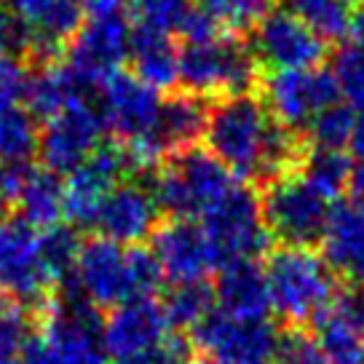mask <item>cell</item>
Returning a JSON list of instances; mask_svg holds the SVG:
<instances>
[{"instance_id":"45","label":"cell","mask_w":364,"mask_h":364,"mask_svg":"<svg viewBox=\"0 0 364 364\" xmlns=\"http://www.w3.org/2000/svg\"><path fill=\"white\" fill-rule=\"evenodd\" d=\"M348 148H351L353 159H356L364 166V110L356 115V124H353V134H351V142H348Z\"/></svg>"},{"instance_id":"17","label":"cell","mask_w":364,"mask_h":364,"mask_svg":"<svg viewBox=\"0 0 364 364\" xmlns=\"http://www.w3.org/2000/svg\"><path fill=\"white\" fill-rule=\"evenodd\" d=\"M169 330L166 314L153 297L126 300L121 306H115L107 318H102L105 353L118 364L169 338Z\"/></svg>"},{"instance_id":"11","label":"cell","mask_w":364,"mask_h":364,"mask_svg":"<svg viewBox=\"0 0 364 364\" xmlns=\"http://www.w3.org/2000/svg\"><path fill=\"white\" fill-rule=\"evenodd\" d=\"M102 113L86 100L78 97L59 110L54 118H48L41 129V159L43 166L57 174H70L89 159L94 150L102 145L105 134Z\"/></svg>"},{"instance_id":"33","label":"cell","mask_w":364,"mask_h":364,"mask_svg":"<svg viewBox=\"0 0 364 364\" xmlns=\"http://www.w3.org/2000/svg\"><path fill=\"white\" fill-rule=\"evenodd\" d=\"M38 308L22 300L0 295V359H14L30 343L35 332Z\"/></svg>"},{"instance_id":"37","label":"cell","mask_w":364,"mask_h":364,"mask_svg":"<svg viewBox=\"0 0 364 364\" xmlns=\"http://www.w3.org/2000/svg\"><path fill=\"white\" fill-rule=\"evenodd\" d=\"M188 11H191L188 0H132L136 27H148L166 35L180 33Z\"/></svg>"},{"instance_id":"18","label":"cell","mask_w":364,"mask_h":364,"mask_svg":"<svg viewBox=\"0 0 364 364\" xmlns=\"http://www.w3.org/2000/svg\"><path fill=\"white\" fill-rule=\"evenodd\" d=\"M0 3L9 6L33 30V46L27 54L33 65L62 59L65 43H70V38L83 24L80 0H0Z\"/></svg>"},{"instance_id":"41","label":"cell","mask_w":364,"mask_h":364,"mask_svg":"<svg viewBox=\"0 0 364 364\" xmlns=\"http://www.w3.org/2000/svg\"><path fill=\"white\" fill-rule=\"evenodd\" d=\"M193 356V346L191 341H185L180 335H169L161 343H156L153 348L142 353H134L118 364H188Z\"/></svg>"},{"instance_id":"48","label":"cell","mask_w":364,"mask_h":364,"mask_svg":"<svg viewBox=\"0 0 364 364\" xmlns=\"http://www.w3.org/2000/svg\"><path fill=\"white\" fill-rule=\"evenodd\" d=\"M0 364H24V362H19V359L14 356V359H0Z\"/></svg>"},{"instance_id":"38","label":"cell","mask_w":364,"mask_h":364,"mask_svg":"<svg viewBox=\"0 0 364 364\" xmlns=\"http://www.w3.org/2000/svg\"><path fill=\"white\" fill-rule=\"evenodd\" d=\"M201 9L212 14L220 27L252 30L265 14L273 11V0H201Z\"/></svg>"},{"instance_id":"49","label":"cell","mask_w":364,"mask_h":364,"mask_svg":"<svg viewBox=\"0 0 364 364\" xmlns=\"http://www.w3.org/2000/svg\"><path fill=\"white\" fill-rule=\"evenodd\" d=\"M188 364H209L206 359H198V362H188Z\"/></svg>"},{"instance_id":"1","label":"cell","mask_w":364,"mask_h":364,"mask_svg":"<svg viewBox=\"0 0 364 364\" xmlns=\"http://www.w3.org/2000/svg\"><path fill=\"white\" fill-rule=\"evenodd\" d=\"M206 150L239 180L271 182L300 166L297 132L282 126L268 107L250 94L225 97L209 110Z\"/></svg>"},{"instance_id":"47","label":"cell","mask_w":364,"mask_h":364,"mask_svg":"<svg viewBox=\"0 0 364 364\" xmlns=\"http://www.w3.org/2000/svg\"><path fill=\"white\" fill-rule=\"evenodd\" d=\"M351 33L356 35V41H359V43H364V11L359 14V16H356V19H353Z\"/></svg>"},{"instance_id":"26","label":"cell","mask_w":364,"mask_h":364,"mask_svg":"<svg viewBox=\"0 0 364 364\" xmlns=\"http://www.w3.org/2000/svg\"><path fill=\"white\" fill-rule=\"evenodd\" d=\"M206 118H209V107L201 102V97H196L191 91L171 94L169 100L161 102L156 134L171 156L177 150L196 145L204 136Z\"/></svg>"},{"instance_id":"28","label":"cell","mask_w":364,"mask_h":364,"mask_svg":"<svg viewBox=\"0 0 364 364\" xmlns=\"http://www.w3.org/2000/svg\"><path fill=\"white\" fill-rule=\"evenodd\" d=\"M41 150V126L27 107L0 110V161L3 166L30 164Z\"/></svg>"},{"instance_id":"7","label":"cell","mask_w":364,"mask_h":364,"mask_svg":"<svg viewBox=\"0 0 364 364\" xmlns=\"http://www.w3.org/2000/svg\"><path fill=\"white\" fill-rule=\"evenodd\" d=\"M59 287L41 257V233L19 215L0 217V295L41 308Z\"/></svg>"},{"instance_id":"12","label":"cell","mask_w":364,"mask_h":364,"mask_svg":"<svg viewBox=\"0 0 364 364\" xmlns=\"http://www.w3.org/2000/svg\"><path fill=\"white\" fill-rule=\"evenodd\" d=\"M129 43L132 24L126 14L107 19H86L78 33L70 38L65 62L83 89H100L105 80L121 70L124 59L129 57Z\"/></svg>"},{"instance_id":"16","label":"cell","mask_w":364,"mask_h":364,"mask_svg":"<svg viewBox=\"0 0 364 364\" xmlns=\"http://www.w3.org/2000/svg\"><path fill=\"white\" fill-rule=\"evenodd\" d=\"M100 113L107 132H113L121 142H132L136 136L156 132L161 113L159 91L148 86L134 73H115L100 86Z\"/></svg>"},{"instance_id":"4","label":"cell","mask_w":364,"mask_h":364,"mask_svg":"<svg viewBox=\"0 0 364 364\" xmlns=\"http://www.w3.org/2000/svg\"><path fill=\"white\" fill-rule=\"evenodd\" d=\"M180 83L196 97H239L257 83V59L236 38L188 43L180 51Z\"/></svg>"},{"instance_id":"6","label":"cell","mask_w":364,"mask_h":364,"mask_svg":"<svg viewBox=\"0 0 364 364\" xmlns=\"http://www.w3.org/2000/svg\"><path fill=\"white\" fill-rule=\"evenodd\" d=\"M260 204L271 236L287 247H316L324 236L330 201H324L300 174L289 171L265 182Z\"/></svg>"},{"instance_id":"27","label":"cell","mask_w":364,"mask_h":364,"mask_svg":"<svg viewBox=\"0 0 364 364\" xmlns=\"http://www.w3.org/2000/svg\"><path fill=\"white\" fill-rule=\"evenodd\" d=\"M297 174L316 191L324 201H338L343 193H348L353 180L351 159L343 150L311 148L300 159Z\"/></svg>"},{"instance_id":"9","label":"cell","mask_w":364,"mask_h":364,"mask_svg":"<svg viewBox=\"0 0 364 364\" xmlns=\"http://www.w3.org/2000/svg\"><path fill=\"white\" fill-rule=\"evenodd\" d=\"M73 284L97 308H115L126 300L139 297L132 250L105 236L83 239Z\"/></svg>"},{"instance_id":"15","label":"cell","mask_w":364,"mask_h":364,"mask_svg":"<svg viewBox=\"0 0 364 364\" xmlns=\"http://www.w3.org/2000/svg\"><path fill=\"white\" fill-rule=\"evenodd\" d=\"M132 171L124 145H100L65 182V215L75 225H94L107 193Z\"/></svg>"},{"instance_id":"25","label":"cell","mask_w":364,"mask_h":364,"mask_svg":"<svg viewBox=\"0 0 364 364\" xmlns=\"http://www.w3.org/2000/svg\"><path fill=\"white\" fill-rule=\"evenodd\" d=\"M321 257L330 268L346 279L353 262L364 255V212L353 204H335L327 217L324 236L318 241Z\"/></svg>"},{"instance_id":"22","label":"cell","mask_w":364,"mask_h":364,"mask_svg":"<svg viewBox=\"0 0 364 364\" xmlns=\"http://www.w3.org/2000/svg\"><path fill=\"white\" fill-rule=\"evenodd\" d=\"M129 59L134 65L136 78H142L156 91L171 89L180 83V51L171 43V35L134 24Z\"/></svg>"},{"instance_id":"35","label":"cell","mask_w":364,"mask_h":364,"mask_svg":"<svg viewBox=\"0 0 364 364\" xmlns=\"http://www.w3.org/2000/svg\"><path fill=\"white\" fill-rule=\"evenodd\" d=\"M332 78L343 102L364 110V43H343L332 59Z\"/></svg>"},{"instance_id":"13","label":"cell","mask_w":364,"mask_h":364,"mask_svg":"<svg viewBox=\"0 0 364 364\" xmlns=\"http://www.w3.org/2000/svg\"><path fill=\"white\" fill-rule=\"evenodd\" d=\"M250 48L255 59L271 70L318 68L327 57V41L287 9H273L252 27Z\"/></svg>"},{"instance_id":"5","label":"cell","mask_w":364,"mask_h":364,"mask_svg":"<svg viewBox=\"0 0 364 364\" xmlns=\"http://www.w3.org/2000/svg\"><path fill=\"white\" fill-rule=\"evenodd\" d=\"M220 265L230 260H257L271 252V230L262 217L260 196L247 185H233L201 215Z\"/></svg>"},{"instance_id":"34","label":"cell","mask_w":364,"mask_h":364,"mask_svg":"<svg viewBox=\"0 0 364 364\" xmlns=\"http://www.w3.org/2000/svg\"><path fill=\"white\" fill-rule=\"evenodd\" d=\"M353 115L351 105L335 102L330 107H324L321 113L306 126V134L311 139V148H324V150H343L348 148L353 134Z\"/></svg>"},{"instance_id":"10","label":"cell","mask_w":364,"mask_h":364,"mask_svg":"<svg viewBox=\"0 0 364 364\" xmlns=\"http://www.w3.org/2000/svg\"><path fill=\"white\" fill-rule=\"evenodd\" d=\"M338 86L332 73L318 68L271 70L262 83V105L282 126L300 132L324 107L338 102Z\"/></svg>"},{"instance_id":"42","label":"cell","mask_w":364,"mask_h":364,"mask_svg":"<svg viewBox=\"0 0 364 364\" xmlns=\"http://www.w3.org/2000/svg\"><path fill=\"white\" fill-rule=\"evenodd\" d=\"M185 43H206V41H215L220 38V24L212 14L201 9V6H191V11L182 22L180 33H177Z\"/></svg>"},{"instance_id":"2","label":"cell","mask_w":364,"mask_h":364,"mask_svg":"<svg viewBox=\"0 0 364 364\" xmlns=\"http://www.w3.org/2000/svg\"><path fill=\"white\" fill-rule=\"evenodd\" d=\"M41 324L24 346V364H105L100 308L68 282L38 311Z\"/></svg>"},{"instance_id":"43","label":"cell","mask_w":364,"mask_h":364,"mask_svg":"<svg viewBox=\"0 0 364 364\" xmlns=\"http://www.w3.org/2000/svg\"><path fill=\"white\" fill-rule=\"evenodd\" d=\"M335 311L364 335V287L348 284L346 289H341V295L335 300Z\"/></svg>"},{"instance_id":"40","label":"cell","mask_w":364,"mask_h":364,"mask_svg":"<svg viewBox=\"0 0 364 364\" xmlns=\"http://www.w3.org/2000/svg\"><path fill=\"white\" fill-rule=\"evenodd\" d=\"M33 46V30L16 14L0 3V54L6 57H27Z\"/></svg>"},{"instance_id":"32","label":"cell","mask_w":364,"mask_h":364,"mask_svg":"<svg viewBox=\"0 0 364 364\" xmlns=\"http://www.w3.org/2000/svg\"><path fill=\"white\" fill-rule=\"evenodd\" d=\"M80 244H83V239L75 233L73 225L57 223V225L46 228L43 233H41V257H43V265L48 268L57 287L73 282Z\"/></svg>"},{"instance_id":"36","label":"cell","mask_w":364,"mask_h":364,"mask_svg":"<svg viewBox=\"0 0 364 364\" xmlns=\"http://www.w3.org/2000/svg\"><path fill=\"white\" fill-rule=\"evenodd\" d=\"M273 364H327L318 335L303 324H284L276 335Z\"/></svg>"},{"instance_id":"20","label":"cell","mask_w":364,"mask_h":364,"mask_svg":"<svg viewBox=\"0 0 364 364\" xmlns=\"http://www.w3.org/2000/svg\"><path fill=\"white\" fill-rule=\"evenodd\" d=\"M215 303L228 316L247 318H268L271 314V295L265 271L257 260H230L217 268L215 276Z\"/></svg>"},{"instance_id":"31","label":"cell","mask_w":364,"mask_h":364,"mask_svg":"<svg viewBox=\"0 0 364 364\" xmlns=\"http://www.w3.org/2000/svg\"><path fill=\"white\" fill-rule=\"evenodd\" d=\"M287 11H292L303 24H308L321 41H343L351 33L353 19L348 3L343 0H287Z\"/></svg>"},{"instance_id":"50","label":"cell","mask_w":364,"mask_h":364,"mask_svg":"<svg viewBox=\"0 0 364 364\" xmlns=\"http://www.w3.org/2000/svg\"><path fill=\"white\" fill-rule=\"evenodd\" d=\"M343 3H348V6H351V3H359V0H343Z\"/></svg>"},{"instance_id":"46","label":"cell","mask_w":364,"mask_h":364,"mask_svg":"<svg viewBox=\"0 0 364 364\" xmlns=\"http://www.w3.org/2000/svg\"><path fill=\"white\" fill-rule=\"evenodd\" d=\"M348 193H351V198H353V206L364 212V166H362V169L353 171V180H351V188H348Z\"/></svg>"},{"instance_id":"29","label":"cell","mask_w":364,"mask_h":364,"mask_svg":"<svg viewBox=\"0 0 364 364\" xmlns=\"http://www.w3.org/2000/svg\"><path fill=\"white\" fill-rule=\"evenodd\" d=\"M215 287L206 282L171 284L161 303L171 330H193L198 321H204L215 311Z\"/></svg>"},{"instance_id":"24","label":"cell","mask_w":364,"mask_h":364,"mask_svg":"<svg viewBox=\"0 0 364 364\" xmlns=\"http://www.w3.org/2000/svg\"><path fill=\"white\" fill-rule=\"evenodd\" d=\"M16 215L27 220L33 228H51L57 225L65 215V182L59 180L57 171L46 169H30L24 171V180L19 191L14 196Z\"/></svg>"},{"instance_id":"23","label":"cell","mask_w":364,"mask_h":364,"mask_svg":"<svg viewBox=\"0 0 364 364\" xmlns=\"http://www.w3.org/2000/svg\"><path fill=\"white\" fill-rule=\"evenodd\" d=\"M83 94L86 89L80 86L75 73L68 68V62L62 65V59H59V62H48V65H35V70H30L24 102L38 121H48Z\"/></svg>"},{"instance_id":"21","label":"cell","mask_w":364,"mask_h":364,"mask_svg":"<svg viewBox=\"0 0 364 364\" xmlns=\"http://www.w3.org/2000/svg\"><path fill=\"white\" fill-rule=\"evenodd\" d=\"M166 164L177 174L182 191H185L188 201H191L193 217L204 215L220 196H225L236 185L233 174L228 171V166L223 161L215 159L209 150L196 148V145L171 153L169 159H166Z\"/></svg>"},{"instance_id":"14","label":"cell","mask_w":364,"mask_h":364,"mask_svg":"<svg viewBox=\"0 0 364 364\" xmlns=\"http://www.w3.org/2000/svg\"><path fill=\"white\" fill-rule=\"evenodd\" d=\"M153 255L159 260L164 279L171 284L206 282L209 273L220 268V257L204 225L191 217H169L153 230Z\"/></svg>"},{"instance_id":"39","label":"cell","mask_w":364,"mask_h":364,"mask_svg":"<svg viewBox=\"0 0 364 364\" xmlns=\"http://www.w3.org/2000/svg\"><path fill=\"white\" fill-rule=\"evenodd\" d=\"M30 70L19 57L0 54V110H9L24 100Z\"/></svg>"},{"instance_id":"3","label":"cell","mask_w":364,"mask_h":364,"mask_svg":"<svg viewBox=\"0 0 364 364\" xmlns=\"http://www.w3.org/2000/svg\"><path fill=\"white\" fill-rule=\"evenodd\" d=\"M265 282L271 295V311L284 324H314L341 295V276L332 271L314 247L271 250L265 257Z\"/></svg>"},{"instance_id":"44","label":"cell","mask_w":364,"mask_h":364,"mask_svg":"<svg viewBox=\"0 0 364 364\" xmlns=\"http://www.w3.org/2000/svg\"><path fill=\"white\" fill-rule=\"evenodd\" d=\"M83 19H107V16H124L126 0H80Z\"/></svg>"},{"instance_id":"8","label":"cell","mask_w":364,"mask_h":364,"mask_svg":"<svg viewBox=\"0 0 364 364\" xmlns=\"http://www.w3.org/2000/svg\"><path fill=\"white\" fill-rule=\"evenodd\" d=\"M276 335L268 318L247 321L212 311L191 330V346L209 364H273Z\"/></svg>"},{"instance_id":"30","label":"cell","mask_w":364,"mask_h":364,"mask_svg":"<svg viewBox=\"0 0 364 364\" xmlns=\"http://www.w3.org/2000/svg\"><path fill=\"white\" fill-rule=\"evenodd\" d=\"M314 330L327 364H364V335L351 321H346L335 306L314 321Z\"/></svg>"},{"instance_id":"19","label":"cell","mask_w":364,"mask_h":364,"mask_svg":"<svg viewBox=\"0 0 364 364\" xmlns=\"http://www.w3.org/2000/svg\"><path fill=\"white\" fill-rule=\"evenodd\" d=\"M159 206L145 185L118 182L100 206L94 228L100 230V236L115 244L136 247L142 239L153 236V230L159 225Z\"/></svg>"}]
</instances>
